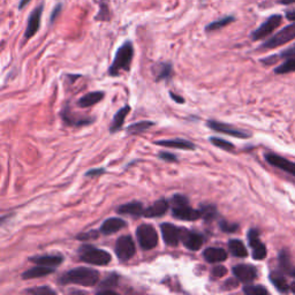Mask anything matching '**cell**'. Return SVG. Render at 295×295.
I'll use <instances>...</instances> for the list:
<instances>
[{"label": "cell", "mask_w": 295, "mask_h": 295, "mask_svg": "<svg viewBox=\"0 0 295 295\" xmlns=\"http://www.w3.org/2000/svg\"><path fill=\"white\" fill-rule=\"evenodd\" d=\"M99 272L95 269L83 268L79 266L73 270H69L61 275L59 278V284L61 285H68V284H75V285L92 287L98 283Z\"/></svg>", "instance_id": "cell-1"}, {"label": "cell", "mask_w": 295, "mask_h": 295, "mask_svg": "<svg viewBox=\"0 0 295 295\" xmlns=\"http://www.w3.org/2000/svg\"><path fill=\"white\" fill-rule=\"evenodd\" d=\"M134 58V46L131 41H126L117 50L112 65L109 68L110 76H119L121 72H128L130 69L131 61Z\"/></svg>", "instance_id": "cell-2"}, {"label": "cell", "mask_w": 295, "mask_h": 295, "mask_svg": "<svg viewBox=\"0 0 295 295\" xmlns=\"http://www.w3.org/2000/svg\"><path fill=\"white\" fill-rule=\"evenodd\" d=\"M172 204V216L179 220H186V222H195L201 218L200 209L191 208L189 201L184 195L176 194L170 200Z\"/></svg>", "instance_id": "cell-3"}, {"label": "cell", "mask_w": 295, "mask_h": 295, "mask_svg": "<svg viewBox=\"0 0 295 295\" xmlns=\"http://www.w3.org/2000/svg\"><path fill=\"white\" fill-rule=\"evenodd\" d=\"M77 254H79L80 261L88 263V264L103 266L108 265L111 262V255L108 251L98 249L97 247L92 246V244L81 246L77 250Z\"/></svg>", "instance_id": "cell-4"}, {"label": "cell", "mask_w": 295, "mask_h": 295, "mask_svg": "<svg viewBox=\"0 0 295 295\" xmlns=\"http://www.w3.org/2000/svg\"><path fill=\"white\" fill-rule=\"evenodd\" d=\"M136 236L138 244L143 250H151L158 244V234L154 226L149 224H142L137 227Z\"/></svg>", "instance_id": "cell-5"}, {"label": "cell", "mask_w": 295, "mask_h": 295, "mask_svg": "<svg viewBox=\"0 0 295 295\" xmlns=\"http://www.w3.org/2000/svg\"><path fill=\"white\" fill-rule=\"evenodd\" d=\"M115 251L120 262L129 261L136 253V247H135L133 237L130 236H120L116 242Z\"/></svg>", "instance_id": "cell-6"}, {"label": "cell", "mask_w": 295, "mask_h": 295, "mask_svg": "<svg viewBox=\"0 0 295 295\" xmlns=\"http://www.w3.org/2000/svg\"><path fill=\"white\" fill-rule=\"evenodd\" d=\"M295 38V23L291 24L277 33L275 36H272L268 42H265L262 45V49H276L278 46H282L286 43L291 42Z\"/></svg>", "instance_id": "cell-7"}, {"label": "cell", "mask_w": 295, "mask_h": 295, "mask_svg": "<svg viewBox=\"0 0 295 295\" xmlns=\"http://www.w3.org/2000/svg\"><path fill=\"white\" fill-rule=\"evenodd\" d=\"M207 126L212 130L218 131V133H223V134L230 135V136H234L237 138H248L250 136V134L247 133V131L239 129V128H236V127L231 126V125H229V123L216 121V120H208Z\"/></svg>", "instance_id": "cell-8"}, {"label": "cell", "mask_w": 295, "mask_h": 295, "mask_svg": "<svg viewBox=\"0 0 295 295\" xmlns=\"http://www.w3.org/2000/svg\"><path fill=\"white\" fill-rule=\"evenodd\" d=\"M280 23H282V16L280 15H273L271 17H269V19L266 20L261 27L257 28L255 31H253L251 38H253V41L263 40V38L269 36L270 34H272L273 31L280 26Z\"/></svg>", "instance_id": "cell-9"}, {"label": "cell", "mask_w": 295, "mask_h": 295, "mask_svg": "<svg viewBox=\"0 0 295 295\" xmlns=\"http://www.w3.org/2000/svg\"><path fill=\"white\" fill-rule=\"evenodd\" d=\"M43 9H44V3H41V5H38L36 8L30 13L29 19H28V22H27L26 33H24V40L26 41L30 40L31 37H34L35 35L37 34V31L40 30Z\"/></svg>", "instance_id": "cell-10"}, {"label": "cell", "mask_w": 295, "mask_h": 295, "mask_svg": "<svg viewBox=\"0 0 295 295\" xmlns=\"http://www.w3.org/2000/svg\"><path fill=\"white\" fill-rule=\"evenodd\" d=\"M162 236L164 242L171 247H176L181 241V233H182V227H177L173 224L164 223L161 225Z\"/></svg>", "instance_id": "cell-11"}, {"label": "cell", "mask_w": 295, "mask_h": 295, "mask_svg": "<svg viewBox=\"0 0 295 295\" xmlns=\"http://www.w3.org/2000/svg\"><path fill=\"white\" fill-rule=\"evenodd\" d=\"M248 243L251 249H253V258L256 261H262L266 257V247L264 243L261 242L259 240V233L256 229H251L248 232Z\"/></svg>", "instance_id": "cell-12"}, {"label": "cell", "mask_w": 295, "mask_h": 295, "mask_svg": "<svg viewBox=\"0 0 295 295\" xmlns=\"http://www.w3.org/2000/svg\"><path fill=\"white\" fill-rule=\"evenodd\" d=\"M61 118L65 125L70 127H82L88 126L94 122V118H89V117H81L70 111L69 105L67 104L61 111Z\"/></svg>", "instance_id": "cell-13"}, {"label": "cell", "mask_w": 295, "mask_h": 295, "mask_svg": "<svg viewBox=\"0 0 295 295\" xmlns=\"http://www.w3.org/2000/svg\"><path fill=\"white\" fill-rule=\"evenodd\" d=\"M181 241L184 244L187 249L196 251L203 246L204 243V236L202 234L189 231L182 227V233H181Z\"/></svg>", "instance_id": "cell-14"}, {"label": "cell", "mask_w": 295, "mask_h": 295, "mask_svg": "<svg viewBox=\"0 0 295 295\" xmlns=\"http://www.w3.org/2000/svg\"><path fill=\"white\" fill-rule=\"evenodd\" d=\"M233 275L236 278L244 284L251 283L257 278V269L250 264H237L233 266Z\"/></svg>", "instance_id": "cell-15"}, {"label": "cell", "mask_w": 295, "mask_h": 295, "mask_svg": "<svg viewBox=\"0 0 295 295\" xmlns=\"http://www.w3.org/2000/svg\"><path fill=\"white\" fill-rule=\"evenodd\" d=\"M265 159L270 165L275 166V168H278L282 171H284V172H287L290 173L291 176L295 177V163L290 162L289 159L284 158L282 156L276 155V154H266Z\"/></svg>", "instance_id": "cell-16"}, {"label": "cell", "mask_w": 295, "mask_h": 295, "mask_svg": "<svg viewBox=\"0 0 295 295\" xmlns=\"http://www.w3.org/2000/svg\"><path fill=\"white\" fill-rule=\"evenodd\" d=\"M169 208L170 201L165 200V198H161V200L156 201L154 204L145 209L143 217H145V218H158V217H163L168 212Z\"/></svg>", "instance_id": "cell-17"}, {"label": "cell", "mask_w": 295, "mask_h": 295, "mask_svg": "<svg viewBox=\"0 0 295 295\" xmlns=\"http://www.w3.org/2000/svg\"><path fill=\"white\" fill-rule=\"evenodd\" d=\"M127 226V223L118 217H112V218L106 219L101 226V233L104 236H111L115 234Z\"/></svg>", "instance_id": "cell-18"}, {"label": "cell", "mask_w": 295, "mask_h": 295, "mask_svg": "<svg viewBox=\"0 0 295 295\" xmlns=\"http://www.w3.org/2000/svg\"><path fill=\"white\" fill-rule=\"evenodd\" d=\"M119 285V276L116 272L110 273L104 279L99 283L98 290L96 291L97 294H116L113 290Z\"/></svg>", "instance_id": "cell-19"}, {"label": "cell", "mask_w": 295, "mask_h": 295, "mask_svg": "<svg viewBox=\"0 0 295 295\" xmlns=\"http://www.w3.org/2000/svg\"><path fill=\"white\" fill-rule=\"evenodd\" d=\"M30 262L35 263L37 265H44L50 266V268H57V266L61 264L63 262V257L59 254H52V255H38L33 256L29 258Z\"/></svg>", "instance_id": "cell-20"}, {"label": "cell", "mask_w": 295, "mask_h": 295, "mask_svg": "<svg viewBox=\"0 0 295 295\" xmlns=\"http://www.w3.org/2000/svg\"><path fill=\"white\" fill-rule=\"evenodd\" d=\"M157 145L164 148H172V149H180V150H195L196 145L193 142L184 140V138H172V140H161L155 142Z\"/></svg>", "instance_id": "cell-21"}, {"label": "cell", "mask_w": 295, "mask_h": 295, "mask_svg": "<svg viewBox=\"0 0 295 295\" xmlns=\"http://www.w3.org/2000/svg\"><path fill=\"white\" fill-rule=\"evenodd\" d=\"M144 207L141 202L137 201H133V202H128L126 204L120 205V207L117 209V212L119 215H125V216H131L137 218V217H143L144 215Z\"/></svg>", "instance_id": "cell-22"}, {"label": "cell", "mask_w": 295, "mask_h": 295, "mask_svg": "<svg viewBox=\"0 0 295 295\" xmlns=\"http://www.w3.org/2000/svg\"><path fill=\"white\" fill-rule=\"evenodd\" d=\"M203 257L208 263H222L227 259V253L220 247H209L203 251Z\"/></svg>", "instance_id": "cell-23"}, {"label": "cell", "mask_w": 295, "mask_h": 295, "mask_svg": "<svg viewBox=\"0 0 295 295\" xmlns=\"http://www.w3.org/2000/svg\"><path fill=\"white\" fill-rule=\"evenodd\" d=\"M56 268H50V266H44V265H37L34 266L27 271L22 273V279H36V278H43V277H46L51 273L55 272Z\"/></svg>", "instance_id": "cell-24"}, {"label": "cell", "mask_w": 295, "mask_h": 295, "mask_svg": "<svg viewBox=\"0 0 295 295\" xmlns=\"http://www.w3.org/2000/svg\"><path fill=\"white\" fill-rule=\"evenodd\" d=\"M104 91H92V92H88L84 96H82L77 102V105L80 108H90V106H94L102 101L104 98Z\"/></svg>", "instance_id": "cell-25"}, {"label": "cell", "mask_w": 295, "mask_h": 295, "mask_svg": "<svg viewBox=\"0 0 295 295\" xmlns=\"http://www.w3.org/2000/svg\"><path fill=\"white\" fill-rule=\"evenodd\" d=\"M129 112H130V106L126 105L116 113L115 117H113L112 123L110 125V131H111V133H117V131L121 129L123 126V122H125L126 117L128 116V113Z\"/></svg>", "instance_id": "cell-26"}, {"label": "cell", "mask_w": 295, "mask_h": 295, "mask_svg": "<svg viewBox=\"0 0 295 295\" xmlns=\"http://www.w3.org/2000/svg\"><path fill=\"white\" fill-rule=\"evenodd\" d=\"M270 280L275 285V287L279 292L282 293H287L290 291V285L287 283V280L282 272L279 271H272L270 273Z\"/></svg>", "instance_id": "cell-27"}, {"label": "cell", "mask_w": 295, "mask_h": 295, "mask_svg": "<svg viewBox=\"0 0 295 295\" xmlns=\"http://www.w3.org/2000/svg\"><path fill=\"white\" fill-rule=\"evenodd\" d=\"M279 264L284 272L295 278V266L291 261L290 254L286 250H282L279 253Z\"/></svg>", "instance_id": "cell-28"}, {"label": "cell", "mask_w": 295, "mask_h": 295, "mask_svg": "<svg viewBox=\"0 0 295 295\" xmlns=\"http://www.w3.org/2000/svg\"><path fill=\"white\" fill-rule=\"evenodd\" d=\"M156 69V81L159 82V81L163 80H169L171 76H172L173 73V66L171 65L170 62H161L158 65L155 66Z\"/></svg>", "instance_id": "cell-29"}, {"label": "cell", "mask_w": 295, "mask_h": 295, "mask_svg": "<svg viewBox=\"0 0 295 295\" xmlns=\"http://www.w3.org/2000/svg\"><path fill=\"white\" fill-rule=\"evenodd\" d=\"M229 249L231 251V254L236 257H247L248 256V251L246 249V246H244L243 242L241 240L237 239H232L229 241Z\"/></svg>", "instance_id": "cell-30"}, {"label": "cell", "mask_w": 295, "mask_h": 295, "mask_svg": "<svg viewBox=\"0 0 295 295\" xmlns=\"http://www.w3.org/2000/svg\"><path fill=\"white\" fill-rule=\"evenodd\" d=\"M234 21H236V17L232 15H227V16L222 17V19L216 20V21H213V22H210L209 24H207L204 29H205V31H207V33H213V31L219 30L224 27L229 26L230 23L234 22Z\"/></svg>", "instance_id": "cell-31"}, {"label": "cell", "mask_w": 295, "mask_h": 295, "mask_svg": "<svg viewBox=\"0 0 295 295\" xmlns=\"http://www.w3.org/2000/svg\"><path fill=\"white\" fill-rule=\"evenodd\" d=\"M201 211V218L204 220L205 223L213 222L217 217H218V211H217L216 205L213 204H202L200 207Z\"/></svg>", "instance_id": "cell-32"}, {"label": "cell", "mask_w": 295, "mask_h": 295, "mask_svg": "<svg viewBox=\"0 0 295 295\" xmlns=\"http://www.w3.org/2000/svg\"><path fill=\"white\" fill-rule=\"evenodd\" d=\"M155 126V122L148 121V120H144V121L135 122L133 125L127 127V133L130 135H137L143 133V131H147L149 128Z\"/></svg>", "instance_id": "cell-33"}, {"label": "cell", "mask_w": 295, "mask_h": 295, "mask_svg": "<svg viewBox=\"0 0 295 295\" xmlns=\"http://www.w3.org/2000/svg\"><path fill=\"white\" fill-rule=\"evenodd\" d=\"M210 143H212L215 147L222 149V150L225 151H233L234 150V144L231 143V142L224 140V138H219L216 136H212L209 138Z\"/></svg>", "instance_id": "cell-34"}, {"label": "cell", "mask_w": 295, "mask_h": 295, "mask_svg": "<svg viewBox=\"0 0 295 295\" xmlns=\"http://www.w3.org/2000/svg\"><path fill=\"white\" fill-rule=\"evenodd\" d=\"M295 72V58H290L275 69L276 74H287Z\"/></svg>", "instance_id": "cell-35"}, {"label": "cell", "mask_w": 295, "mask_h": 295, "mask_svg": "<svg viewBox=\"0 0 295 295\" xmlns=\"http://www.w3.org/2000/svg\"><path fill=\"white\" fill-rule=\"evenodd\" d=\"M243 292L248 295H268L269 292L262 285H247L243 287Z\"/></svg>", "instance_id": "cell-36"}, {"label": "cell", "mask_w": 295, "mask_h": 295, "mask_svg": "<svg viewBox=\"0 0 295 295\" xmlns=\"http://www.w3.org/2000/svg\"><path fill=\"white\" fill-rule=\"evenodd\" d=\"M219 227L220 230L225 233H236V231L239 230V225H237V224L229 223L224 219L219 220Z\"/></svg>", "instance_id": "cell-37"}, {"label": "cell", "mask_w": 295, "mask_h": 295, "mask_svg": "<svg viewBox=\"0 0 295 295\" xmlns=\"http://www.w3.org/2000/svg\"><path fill=\"white\" fill-rule=\"evenodd\" d=\"M99 12L97 15H96L95 19L96 20H99V21H109L111 19V15H110V9L106 3H101V6H99Z\"/></svg>", "instance_id": "cell-38"}, {"label": "cell", "mask_w": 295, "mask_h": 295, "mask_svg": "<svg viewBox=\"0 0 295 295\" xmlns=\"http://www.w3.org/2000/svg\"><path fill=\"white\" fill-rule=\"evenodd\" d=\"M27 293L34 294V295H48V294H57L55 290H52L50 286H41L36 287V289L28 290Z\"/></svg>", "instance_id": "cell-39"}, {"label": "cell", "mask_w": 295, "mask_h": 295, "mask_svg": "<svg viewBox=\"0 0 295 295\" xmlns=\"http://www.w3.org/2000/svg\"><path fill=\"white\" fill-rule=\"evenodd\" d=\"M158 158L162 159V161L168 162V163H177V157L174 154H171V152L168 151H161L158 154Z\"/></svg>", "instance_id": "cell-40"}, {"label": "cell", "mask_w": 295, "mask_h": 295, "mask_svg": "<svg viewBox=\"0 0 295 295\" xmlns=\"http://www.w3.org/2000/svg\"><path fill=\"white\" fill-rule=\"evenodd\" d=\"M227 273V270L225 266L223 265H217L215 268L212 269V276L215 277V278H222Z\"/></svg>", "instance_id": "cell-41"}, {"label": "cell", "mask_w": 295, "mask_h": 295, "mask_svg": "<svg viewBox=\"0 0 295 295\" xmlns=\"http://www.w3.org/2000/svg\"><path fill=\"white\" fill-rule=\"evenodd\" d=\"M61 10H62V3H58V5H56V7L53 8L52 13H51V16H50V23L52 24L53 22H55L59 14L61 13Z\"/></svg>", "instance_id": "cell-42"}, {"label": "cell", "mask_w": 295, "mask_h": 295, "mask_svg": "<svg viewBox=\"0 0 295 295\" xmlns=\"http://www.w3.org/2000/svg\"><path fill=\"white\" fill-rule=\"evenodd\" d=\"M97 236H98V233L96 232V231H90V232H88V233L81 234V236H77V239L81 240V241H85V240L96 239V237H97Z\"/></svg>", "instance_id": "cell-43"}, {"label": "cell", "mask_w": 295, "mask_h": 295, "mask_svg": "<svg viewBox=\"0 0 295 295\" xmlns=\"http://www.w3.org/2000/svg\"><path fill=\"white\" fill-rule=\"evenodd\" d=\"M106 173V170L103 168H98V169H92L89 170L87 173H85V177H99L103 176V174Z\"/></svg>", "instance_id": "cell-44"}, {"label": "cell", "mask_w": 295, "mask_h": 295, "mask_svg": "<svg viewBox=\"0 0 295 295\" xmlns=\"http://www.w3.org/2000/svg\"><path fill=\"white\" fill-rule=\"evenodd\" d=\"M170 97L172 98L174 102L179 103V104H183V103H184V98L183 97H181V96H179V95H176L172 91H170Z\"/></svg>", "instance_id": "cell-45"}, {"label": "cell", "mask_w": 295, "mask_h": 295, "mask_svg": "<svg viewBox=\"0 0 295 295\" xmlns=\"http://www.w3.org/2000/svg\"><path fill=\"white\" fill-rule=\"evenodd\" d=\"M30 1L31 0H21V1L19 2V6L17 7H19V9H23L24 7L28 5V2H30Z\"/></svg>", "instance_id": "cell-46"}, {"label": "cell", "mask_w": 295, "mask_h": 295, "mask_svg": "<svg viewBox=\"0 0 295 295\" xmlns=\"http://www.w3.org/2000/svg\"><path fill=\"white\" fill-rule=\"evenodd\" d=\"M287 19H289L290 21H295V10H293V12H290L289 14H287Z\"/></svg>", "instance_id": "cell-47"}, {"label": "cell", "mask_w": 295, "mask_h": 295, "mask_svg": "<svg viewBox=\"0 0 295 295\" xmlns=\"http://www.w3.org/2000/svg\"><path fill=\"white\" fill-rule=\"evenodd\" d=\"M280 2L284 3V5H290V3H294L295 0H280Z\"/></svg>", "instance_id": "cell-48"}, {"label": "cell", "mask_w": 295, "mask_h": 295, "mask_svg": "<svg viewBox=\"0 0 295 295\" xmlns=\"http://www.w3.org/2000/svg\"><path fill=\"white\" fill-rule=\"evenodd\" d=\"M291 291H292V292L295 294V282L292 283V285H291Z\"/></svg>", "instance_id": "cell-49"}]
</instances>
